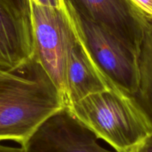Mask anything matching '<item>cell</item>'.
I'll list each match as a JSON object with an SVG mask.
<instances>
[{
    "instance_id": "1",
    "label": "cell",
    "mask_w": 152,
    "mask_h": 152,
    "mask_svg": "<svg viewBox=\"0 0 152 152\" xmlns=\"http://www.w3.org/2000/svg\"><path fill=\"white\" fill-rule=\"evenodd\" d=\"M65 106L62 94L33 55L0 72V142L22 145L49 116Z\"/></svg>"
},
{
    "instance_id": "2",
    "label": "cell",
    "mask_w": 152,
    "mask_h": 152,
    "mask_svg": "<svg viewBox=\"0 0 152 152\" xmlns=\"http://www.w3.org/2000/svg\"><path fill=\"white\" fill-rule=\"evenodd\" d=\"M68 108L101 140L119 152H130L152 133L133 99L116 88L92 94Z\"/></svg>"
},
{
    "instance_id": "3",
    "label": "cell",
    "mask_w": 152,
    "mask_h": 152,
    "mask_svg": "<svg viewBox=\"0 0 152 152\" xmlns=\"http://www.w3.org/2000/svg\"><path fill=\"white\" fill-rule=\"evenodd\" d=\"M65 7L75 33L107 80L131 97L138 86V53L101 25Z\"/></svg>"
},
{
    "instance_id": "4",
    "label": "cell",
    "mask_w": 152,
    "mask_h": 152,
    "mask_svg": "<svg viewBox=\"0 0 152 152\" xmlns=\"http://www.w3.org/2000/svg\"><path fill=\"white\" fill-rule=\"evenodd\" d=\"M33 34V55L46 71L63 97L66 89L69 55L75 33L66 9L29 0Z\"/></svg>"
},
{
    "instance_id": "5",
    "label": "cell",
    "mask_w": 152,
    "mask_h": 152,
    "mask_svg": "<svg viewBox=\"0 0 152 152\" xmlns=\"http://www.w3.org/2000/svg\"><path fill=\"white\" fill-rule=\"evenodd\" d=\"M99 138L64 106L43 122L22 145L24 152H119Z\"/></svg>"
},
{
    "instance_id": "6",
    "label": "cell",
    "mask_w": 152,
    "mask_h": 152,
    "mask_svg": "<svg viewBox=\"0 0 152 152\" xmlns=\"http://www.w3.org/2000/svg\"><path fill=\"white\" fill-rule=\"evenodd\" d=\"M81 16L107 29L138 53L144 16L128 0H66Z\"/></svg>"
},
{
    "instance_id": "7",
    "label": "cell",
    "mask_w": 152,
    "mask_h": 152,
    "mask_svg": "<svg viewBox=\"0 0 152 152\" xmlns=\"http://www.w3.org/2000/svg\"><path fill=\"white\" fill-rule=\"evenodd\" d=\"M110 88L115 87L100 71L75 34L67 62L65 106Z\"/></svg>"
},
{
    "instance_id": "8",
    "label": "cell",
    "mask_w": 152,
    "mask_h": 152,
    "mask_svg": "<svg viewBox=\"0 0 152 152\" xmlns=\"http://www.w3.org/2000/svg\"><path fill=\"white\" fill-rule=\"evenodd\" d=\"M33 52L31 22L16 15L0 0V68L16 69Z\"/></svg>"
},
{
    "instance_id": "9",
    "label": "cell",
    "mask_w": 152,
    "mask_h": 152,
    "mask_svg": "<svg viewBox=\"0 0 152 152\" xmlns=\"http://www.w3.org/2000/svg\"><path fill=\"white\" fill-rule=\"evenodd\" d=\"M138 86L131 96L152 128V19L144 16L138 49Z\"/></svg>"
},
{
    "instance_id": "10",
    "label": "cell",
    "mask_w": 152,
    "mask_h": 152,
    "mask_svg": "<svg viewBox=\"0 0 152 152\" xmlns=\"http://www.w3.org/2000/svg\"><path fill=\"white\" fill-rule=\"evenodd\" d=\"M8 8L22 19L31 21L29 0H1Z\"/></svg>"
},
{
    "instance_id": "11",
    "label": "cell",
    "mask_w": 152,
    "mask_h": 152,
    "mask_svg": "<svg viewBox=\"0 0 152 152\" xmlns=\"http://www.w3.org/2000/svg\"><path fill=\"white\" fill-rule=\"evenodd\" d=\"M143 16L152 19V0H128Z\"/></svg>"
},
{
    "instance_id": "12",
    "label": "cell",
    "mask_w": 152,
    "mask_h": 152,
    "mask_svg": "<svg viewBox=\"0 0 152 152\" xmlns=\"http://www.w3.org/2000/svg\"><path fill=\"white\" fill-rule=\"evenodd\" d=\"M130 152H152V133L148 135Z\"/></svg>"
},
{
    "instance_id": "13",
    "label": "cell",
    "mask_w": 152,
    "mask_h": 152,
    "mask_svg": "<svg viewBox=\"0 0 152 152\" xmlns=\"http://www.w3.org/2000/svg\"><path fill=\"white\" fill-rule=\"evenodd\" d=\"M39 4L53 7H62L64 5V0H35Z\"/></svg>"
},
{
    "instance_id": "14",
    "label": "cell",
    "mask_w": 152,
    "mask_h": 152,
    "mask_svg": "<svg viewBox=\"0 0 152 152\" xmlns=\"http://www.w3.org/2000/svg\"><path fill=\"white\" fill-rule=\"evenodd\" d=\"M0 152H24L22 145L19 147H12L0 144Z\"/></svg>"
},
{
    "instance_id": "15",
    "label": "cell",
    "mask_w": 152,
    "mask_h": 152,
    "mask_svg": "<svg viewBox=\"0 0 152 152\" xmlns=\"http://www.w3.org/2000/svg\"><path fill=\"white\" fill-rule=\"evenodd\" d=\"M2 70H3V68H0V72H1V71H2Z\"/></svg>"
}]
</instances>
